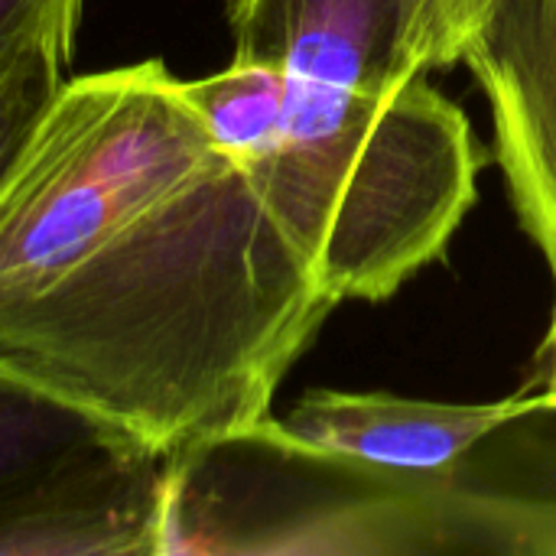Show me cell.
Returning <instances> with one entry per match:
<instances>
[{"mask_svg": "<svg viewBox=\"0 0 556 556\" xmlns=\"http://www.w3.org/2000/svg\"><path fill=\"white\" fill-rule=\"evenodd\" d=\"M332 306L160 59L65 81L0 192V368L163 456L270 417Z\"/></svg>", "mask_w": 556, "mask_h": 556, "instance_id": "cell-1", "label": "cell"}, {"mask_svg": "<svg viewBox=\"0 0 556 556\" xmlns=\"http://www.w3.org/2000/svg\"><path fill=\"white\" fill-rule=\"evenodd\" d=\"M287 81L274 147L241 163L336 303L388 300L476 202L472 127L420 75L388 94Z\"/></svg>", "mask_w": 556, "mask_h": 556, "instance_id": "cell-2", "label": "cell"}, {"mask_svg": "<svg viewBox=\"0 0 556 556\" xmlns=\"http://www.w3.org/2000/svg\"><path fill=\"white\" fill-rule=\"evenodd\" d=\"M443 479L336 456L264 417L169 456L160 556L381 551L378 534L427 518Z\"/></svg>", "mask_w": 556, "mask_h": 556, "instance_id": "cell-3", "label": "cell"}, {"mask_svg": "<svg viewBox=\"0 0 556 556\" xmlns=\"http://www.w3.org/2000/svg\"><path fill=\"white\" fill-rule=\"evenodd\" d=\"M459 62L489 98L495 160L556 287V0H489Z\"/></svg>", "mask_w": 556, "mask_h": 556, "instance_id": "cell-4", "label": "cell"}, {"mask_svg": "<svg viewBox=\"0 0 556 556\" xmlns=\"http://www.w3.org/2000/svg\"><path fill=\"white\" fill-rule=\"evenodd\" d=\"M420 23L424 0H228L238 62L362 94L427 72Z\"/></svg>", "mask_w": 556, "mask_h": 556, "instance_id": "cell-5", "label": "cell"}, {"mask_svg": "<svg viewBox=\"0 0 556 556\" xmlns=\"http://www.w3.org/2000/svg\"><path fill=\"white\" fill-rule=\"evenodd\" d=\"M169 456L114 440L0 505V556H160Z\"/></svg>", "mask_w": 556, "mask_h": 556, "instance_id": "cell-6", "label": "cell"}, {"mask_svg": "<svg viewBox=\"0 0 556 556\" xmlns=\"http://www.w3.org/2000/svg\"><path fill=\"white\" fill-rule=\"evenodd\" d=\"M538 410H556L547 391L492 404H437L384 391H309L283 427L336 456L410 476H446L485 437Z\"/></svg>", "mask_w": 556, "mask_h": 556, "instance_id": "cell-7", "label": "cell"}, {"mask_svg": "<svg viewBox=\"0 0 556 556\" xmlns=\"http://www.w3.org/2000/svg\"><path fill=\"white\" fill-rule=\"evenodd\" d=\"M127 433L0 368V505Z\"/></svg>", "mask_w": 556, "mask_h": 556, "instance_id": "cell-8", "label": "cell"}, {"mask_svg": "<svg viewBox=\"0 0 556 556\" xmlns=\"http://www.w3.org/2000/svg\"><path fill=\"white\" fill-rule=\"evenodd\" d=\"M75 33V20H49L0 49V192L65 85Z\"/></svg>", "mask_w": 556, "mask_h": 556, "instance_id": "cell-9", "label": "cell"}, {"mask_svg": "<svg viewBox=\"0 0 556 556\" xmlns=\"http://www.w3.org/2000/svg\"><path fill=\"white\" fill-rule=\"evenodd\" d=\"M287 75L238 59L208 78L182 81L205 130L235 160H254L274 147L287 111Z\"/></svg>", "mask_w": 556, "mask_h": 556, "instance_id": "cell-10", "label": "cell"}, {"mask_svg": "<svg viewBox=\"0 0 556 556\" xmlns=\"http://www.w3.org/2000/svg\"><path fill=\"white\" fill-rule=\"evenodd\" d=\"M485 7L489 0H424V23H420L424 68L456 65Z\"/></svg>", "mask_w": 556, "mask_h": 556, "instance_id": "cell-11", "label": "cell"}, {"mask_svg": "<svg viewBox=\"0 0 556 556\" xmlns=\"http://www.w3.org/2000/svg\"><path fill=\"white\" fill-rule=\"evenodd\" d=\"M81 16V0H0V49L10 46L20 33L49 23Z\"/></svg>", "mask_w": 556, "mask_h": 556, "instance_id": "cell-12", "label": "cell"}, {"mask_svg": "<svg viewBox=\"0 0 556 556\" xmlns=\"http://www.w3.org/2000/svg\"><path fill=\"white\" fill-rule=\"evenodd\" d=\"M541 381H544V391L556 401V309L554 323H551V332H547V342H544V355H541Z\"/></svg>", "mask_w": 556, "mask_h": 556, "instance_id": "cell-13", "label": "cell"}]
</instances>
